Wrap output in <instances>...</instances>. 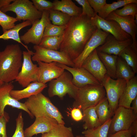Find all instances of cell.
<instances>
[{
  "label": "cell",
  "instance_id": "cell-1",
  "mask_svg": "<svg viewBox=\"0 0 137 137\" xmlns=\"http://www.w3.org/2000/svg\"><path fill=\"white\" fill-rule=\"evenodd\" d=\"M97 28L91 19L81 14L71 17L66 25L60 51L72 61L77 58Z\"/></svg>",
  "mask_w": 137,
  "mask_h": 137
},
{
  "label": "cell",
  "instance_id": "cell-2",
  "mask_svg": "<svg viewBox=\"0 0 137 137\" xmlns=\"http://www.w3.org/2000/svg\"><path fill=\"white\" fill-rule=\"evenodd\" d=\"M22 56L18 44L7 45L0 52V81L8 83L15 80L22 66Z\"/></svg>",
  "mask_w": 137,
  "mask_h": 137
},
{
  "label": "cell",
  "instance_id": "cell-3",
  "mask_svg": "<svg viewBox=\"0 0 137 137\" xmlns=\"http://www.w3.org/2000/svg\"><path fill=\"white\" fill-rule=\"evenodd\" d=\"M24 103L34 117H50L56 119L58 124H65L59 110L42 93L30 97Z\"/></svg>",
  "mask_w": 137,
  "mask_h": 137
},
{
  "label": "cell",
  "instance_id": "cell-4",
  "mask_svg": "<svg viewBox=\"0 0 137 137\" xmlns=\"http://www.w3.org/2000/svg\"><path fill=\"white\" fill-rule=\"evenodd\" d=\"M106 97L105 90L101 85H87L78 88L73 106L82 111L88 108L95 106Z\"/></svg>",
  "mask_w": 137,
  "mask_h": 137
},
{
  "label": "cell",
  "instance_id": "cell-5",
  "mask_svg": "<svg viewBox=\"0 0 137 137\" xmlns=\"http://www.w3.org/2000/svg\"><path fill=\"white\" fill-rule=\"evenodd\" d=\"M0 10L4 13L13 12L16 13L15 18L18 21L28 20L32 24L41 18L42 13L36 9L32 1L29 0H14Z\"/></svg>",
  "mask_w": 137,
  "mask_h": 137
},
{
  "label": "cell",
  "instance_id": "cell-6",
  "mask_svg": "<svg viewBox=\"0 0 137 137\" xmlns=\"http://www.w3.org/2000/svg\"><path fill=\"white\" fill-rule=\"evenodd\" d=\"M78 88L73 83L71 74L65 71L58 77L49 82L48 93L50 97L56 96L62 99L67 94L70 97L75 99Z\"/></svg>",
  "mask_w": 137,
  "mask_h": 137
},
{
  "label": "cell",
  "instance_id": "cell-7",
  "mask_svg": "<svg viewBox=\"0 0 137 137\" xmlns=\"http://www.w3.org/2000/svg\"><path fill=\"white\" fill-rule=\"evenodd\" d=\"M137 119L131 108L118 107L115 111L109 130L108 137L120 131L129 129L133 122Z\"/></svg>",
  "mask_w": 137,
  "mask_h": 137
},
{
  "label": "cell",
  "instance_id": "cell-8",
  "mask_svg": "<svg viewBox=\"0 0 137 137\" xmlns=\"http://www.w3.org/2000/svg\"><path fill=\"white\" fill-rule=\"evenodd\" d=\"M127 82L124 79H113L106 74L101 84L105 90L110 106L114 113L118 107L119 99Z\"/></svg>",
  "mask_w": 137,
  "mask_h": 137
},
{
  "label": "cell",
  "instance_id": "cell-9",
  "mask_svg": "<svg viewBox=\"0 0 137 137\" xmlns=\"http://www.w3.org/2000/svg\"><path fill=\"white\" fill-rule=\"evenodd\" d=\"M33 54L31 50L23 51V60L21 69L15 80L24 88L31 83L38 81V67L32 62L31 57Z\"/></svg>",
  "mask_w": 137,
  "mask_h": 137
},
{
  "label": "cell",
  "instance_id": "cell-10",
  "mask_svg": "<svg viewBox=\"0 0 137 137\" xmlns=\"http://www.w3.org/2000/svg\"><path fill=\"white\" fill-rule=\"evenodd\" d=\"M35 51L31 57L32 61L45 63L55 62L74 67L73 61L64 53L61 51L49 49L35 45Z\"/></svg>",
  "mask_w": 137,
  "mask_h": 137
},
{
  "label": "cell",
  "instance_id": "cell-11",
  "mask_svg": "<svg viewBox=\"0 0 137 137\" xmlns=\"http://www.w3.org/2000/svg\"><path fill=\"white\" fill-rule=\"evenodd\" d=\"M41 18L33 24L31 28L20 37L22 42L25 44L31 43L39 45L42 39L45 27L50 21L48 11L42 12Z\"/></svg>",
  "mask_w": 137,
  "mask_h": 137
},
{
  "label": "cell",
  "instance_id": "cell-12",
  "mask_svg": "<svg viewBox=\"0 0 137 137\" xmlns=\"http://www.w3.org/2000/svg\"><path fill=\"white\" fill-rule=\"evenodd\" d=\"M109 33L97 28L87 43L83 50L73 61L74 67H80L87 58L98 47L102 45Z\"/></svg>",
  "mask_w": 137,
  "mask_h": 137
},
{
  "label": "cell",
  "instance_id": "cell-13",
  "mask_svg": "<svg viewBox=\"0 0 137 137\" xmlns=\"http://www.w3.org/2000/svg\"><path fill=\"white\" fill-rule=\"evenodd\" d=\"M14 88L12 82L0 84V116L4 114L6 106H9L25 111L33 118L34 117L27 109L25 103L16 100L11 95L10 92Z\"/></svg>",
  "mask_w": 137,
  "mask_h": 137
},
{
  "label": "cell",
  "instance_id": "cell-14",
  "mask_svg": "<svg viewBox=\"0 0 137 137\" xmlns=\"http://www.w3.org/2000/svg\"><path fill=\"white\" fill-rule=\"evenodd\" d=\"M57 64L71 74L72 82L78 88L89 84L101 85L92 75L82 67H72L57 62Z\"/></svg>",
  "mask_w": 137,
  "mask_h": 137
},
{
  "label": "cell",
  "instance_id": "cell-15",
  "mask_svg": "<svg viewBox=\"0 0 137 137\" xmlns=\"http://www.w3.org/2000/svg\"><path fill=\"white\" fill-rule=\"evenodd\" d=\"M91 19L97 28L111 34L119 41H124L131 38V36L124 31L118 24L114 20L103 19L97 14Z\"/></svg>",
  "mask_w": 137,
  "mask_h": 137
},
{
  "label": "cell",
  "instance_id": "cell-16",
  "mask_svg": "<svg viewBox=\"0 0 137 137\" xmlns=\"http://www.w3.org/2000/svg\"><path fill=\"white\" fill-rule=\"evenodd\" d=\"M81 67L92 75L101 84L107 74V71L99 57L96 49L85 60Z\"/></svg>",
  "mask_w": 137,
  "mask_h": 137
},
{
  "label": "cell",
  "instance_id": "cell-17",
  "mask_svg": "<svg viewBox=\"0 0 137 137\" xmlns=\"http://www.w3.org/2000/svg\"><path fill=\"white\" fill-rule=\"evenodd\" d=\"M134 18L135 17L132 16H121L117 15L113 11L105 19L114 20L117 22L123 30L131 36L132 40V43L131 46L137 51L136 38L137 27Z\"/></svg>",
  "mask_w": 137,
  "mask_h": 137
},
{
  "label": "cell",
  "instance_id": "cell-18",
  "mask_svg": "<svg viewBox=\"0 0 137 137\" xmlns=\"http://www.w3.org/2000/svg\"><path fill=\"white\" fill-rule=\"evenodd\" d=\"M37 62L38 65L37 81L39 82L46 84L57 78L65 71L64 69L57 65L56 62Z\"/></svg>",
  "mask_w": 137,
  "mask_h": 137
},
{
  "label": "cell",
  "instance_id": "cell-19",
  "mask_svg": "<svg viewBox=\"0 0 137 137\" xmlns=\"http://www.w3.org/2000/svg\"><path fill=\"white\" fill-rule=\"evenodd\" d=\"M132 43V38L124 41H119L109 34L103 44L96 49L98 52L118 56L126 48L131 45Z\"/></svg>",
  "mask_w": 137,
  "mask_h": 137
},
{
  "label": "cell",
  "instance_id": "cell-20",
  "mask_svg": "<svg viewBox=\"0 0 137 137\" xmlns=\"http://www.w3.org/2000/svg\"><path fill=\"white\" fill-rule=\"evenodd\" d=\"M58 124L57 121L53 118L36 117L34 123L24 130L25 137H32L35 135L47 132Z\"/></svg>",
  "mask_w": 137,
  "mask_h": 137
},
{
  "label": "cell",
  "instance_id": "cell-21",
  "mask_svg": "<svg viewBox=\"0 0 137 137\" xmlns=\"http://www.w3.org/2000/svg\"><path fill=\"white\" fill-rule=\"evenodd\" d=\"M47 87L46 84L36 81L31 83L23 89L12 90L10 94L13 98L19 101L41 93Z\"/></svg>",
  "mask_w": 137,
  "mask_h": 137
},
{
  "label": "cell",
  "instance_id": "cell-22",
  "mask_svg": "<svg viewBox=\"0 0 137 137\" xmlns=\"http://www.w3.org/2000/svg\"><path fill=\"white\" fill-rule=\"evenodd\" d=\"M137 96V77L127 82L126 86L118 102V107L126 108L131 107L132 101Z\"/></svg>",
  "mask_w": 137,
  "mask_h": 137
},
{
  "label": "cell",
  "instance_id": "cell-23",
  "mask_svg": "<svg viewBox=\"0 0 137 137\" xmlns=\"http://www.w3.org/2000/svg\"><path fill=\"white\" fill-rule=\"evenodd\" d=\"M53 3V10L60 11L71 17L79 16L81 14V8L77 6L71 0H55Z\"/></svg>",
  "mask_w": 137,
  "mask_h": 137
},
{
  "label": "cell",
  "instance_id": "cell-24",
  "mask_svg": "<svg viewBox=\"0 0 137 137\" xmlns=\"http://www.w3.org/2000/svg\"><path fill=\"white\" fill-rule=\"evenodd\" d=\"M32 25L31 23L29 21H23V22L16 25L12 28L7 30L0 35V40H8L11 39L14 40L21 44L28 51L30 50L28 47L24 44L21 41L19 35L20 31L23 28Z\"/></svg>",
  "mask_w": 137,
  "mask_h": 137
},
{
  "label": "cell",
  "instance_id": "cell-25",
  "mask_svg": "<svg viewBox=\"0 0 137 137\" xmlns=\"http://www.w3.org/2000/svg\"><path fill=\"white\" fill-rule=\"evenodd\" d=\"M97 52L99 59L107 71V74L113 79H116V63L118 56Z\"/></svg>",
  "mask_w": 137,
  "mask_h": 137
},
{
  "label": "cell",
  "instance_id": "cell-26",
  "mask_svg": "<svg viewBox=\"0 0 137 137\" xmlns=\"http://www.w3.org/2000/svg\"><path fill=\"white\" fill-rule=\"evenodd\" d=\"M82 111V120L84 123L82 127L84 130L93 128L101 125L96 114L95 106L88 108Z\"/></svg>",
  "mask_w": 137,
  "mask_h": 137
},
{
  "label": "cell",
  "instance_id": "cell-27",
  "mask_svg": "<svg viewBox=\"0 0 137 137\" xmlns=\"http://www.w3.org/2000/svg\"><path fill=\"white\" fill-rule=\"evenodd\" d=\"M135 74L131 68L126 62L121 57L118 56L116 63V79H123L128 82L135 76Z\"/></svg>",
  "mask_w": 137,
  "mask_h": 137
},
{
  "label": "cell",
  "instance_id": "cell-28",
  "mask_svg": "<svg viewBox=\"0 0 137 137\" xmlns=\"http://www.w3.org/2000/svg\"><path fill=\"white\" fill-rule=\"evenodd\" d=\"M95 110L99 122L102 125L113 116L108 100L106 97L95 106Z\"/></svg>",
  "mask_w": 137,
  "mask_h": 137
},
{
  "label": "cell",
  "instance_id": "cell-29",
  "mask_svg": "<svg viewBox=\"0 0 137 137\" xmlns=\"http://www.w3.org/2000/svg\"><path fill=\"white\" fill-rule=\"evenodd\" d=\"M41 137H74L72 128L65 124H58L47 132L42 134Z\"/></svg>",
  "mask_w": 137,
  "mask_h": 137
},
{
  "label": "cell",
  "instance_id": "cell-30",
  "mask_svg": "<svg viewBox=\"0 0 137 137\" xmlns=\"http://www.w3.org/2000/svg\"><path fill=\"white\" fill-rule=\"evenodd\" d=\"M118 56L123 59L135 74L137 73V51L131 45L126 48Z\"/></svg>",
  "mask_w": 137,
  "mask_h": 137
},
{
  "label": "cell",
  "instance_id": "cell-31",
  "mask_svg": "<svg viewBox=\"0 0 137 137\" xmlns=\"http://www.w3.org/2000/svg\"><path fill=\"white\" fill-rule=\"evenodd\" d=\"M111 118L97 127L84 130L82 133L85 137H108Z\"/></svg>",
  "mask_w": 137,
  "mask_h": 137
},
{
  "label": "cell",
  "instance_id": "cell-32",
  "mask_svg": "<svg viewBox=\"0 0 137 137\" xmlns=\"http://www.w3.org/2000/svg\"><path fill=\"white\" fill-rule=\"evenodd\" d=\"M137 3V0H118L113 2L111 4L107 3L98 13V15L101 18L105 19L112 12L118 8L124 6L129 3Z\"/></svg>",
  "mask_w": 137,
  "mask_h": 137
},
{
  "label": "cell",
  "instance_id": "cell-33",
  "mask_svg": "<svg viewBox=\"0 0 137 137\" xmlns=\"http://www.w3.org/2000/svg\"><path fill=\"white\" fill-rule=\"evenodd\" d=\"M63 38V35L43 37L39 45L43 48L58 50L60 49Z\"/></svg>",
  "mask_w": 137,
  "mask_h": 137
},
{
  "label": "cell",
  "instance_id": "cell-34",
  "mask_svg": "<svg viewBox=\"0 0 137 137\" xmlns=\"http://www.w3.org/2000/svg\"><path fill=\"white\" fill-rule=\"evenodd\" d=\"M49 19L52 24L56 26L66 25L71 17L60 11L52 10L49 11Z\"/></svg>",
  "mask_w": 137,
  "mask_h": 137
},
{
  "label": "cell",
  "instance_id": "cell-35",
  "mask_svg": "<svg viewBox=\"0 0 137 137\" xmlns=\"http://www.w3.org/2000/svg\"><path fill=\"white\" fill-rule=\"evenodd\" d=\"M66 26V25L62 26L55 25L52 24L50 22L45 27L43 37L62 35Z\"/></svg>",
  "mask_w": 137,
  "mask_h": 137
},
{
  "label": "cell",
  "instance_id": "cell-36",
  "mask_svg": "<svg viewBox=\"0 0 137 137\" xmlns=\"http://www.w3.org/2000/svg\"><path fill=\"white\" fill-rule=\"evenodd\" d=\"M18 21L15 18L6 14L0 10V25L3 32L13 28L15 23Z\"/></svg>",
  "mask_w": 137,
  "mask_h": 137
},
{
  "label": "cell",
  "instance_id": "cell-37",
  "mask_svg": "<svg viewBox=\"0 0 137 137\" xmlns=\"http://www.w3.org/2000/svg\"><path fill=\"white\" fill-rule=\"evenodd\" d=\"M118 16L122 17H126L132 16L135 17L137 14V3H131L128 4L121 9H117L114 11Z\"/></svg>",
  "mask_w": 137,
  "mask_h": 137
},
{
  "label": "cell",
  "instance_id": "cell-38",
  "mask_svg": "<svg viewBox=\"0 0 137 137\" xmlns=\"http://www.w3.org/2000/svg\"><path fill=\"white\" fill-rule=\"evenodd\" d=\"M81 5L82 8L81 14L91 19L95 17L96 14L90 4L88 0H75Z\"/></svg>",
  "mask_w": 137,
  "mask_h": 137
},
{
  "label": "cell",
  "instance_id": "cell-39",
  "mask_svg": "<svg viewBox=\"0 0 137 137\" xmlns=\"http://www.w3.org/2000/svg\"><path fill=\"white\" fill-rule=\"evenodd\" d=\"M31 1L36 9L42 12L44 11H49L53 10V2L46 0H32Z\"/></svg>",
  "mask_w": 137,
  "mask_h": 137
},
{
  "label": "cell",
  "instance_id": "cell-40",
  "mask_svg": "<svg viewBox=\"0 0 137 137\" xmlns=\"http://www.w3.org/2000/svg\"><path fill=\"white\" fill-rule=\"evenodd\" d=\"M16 127L12 137H25L24 130V119L22 113L20 112L16 119Z\"/></svg>",
  "mask_w": 137,
  "mask_h": 137
},
{
  "label": "cell",
  "instance_id": "cell-41",
  "mask_svg": "<svg viewBox=\"0 0 137 137\" xmlns=\"http://www.w3.org/2000/svg\"><path fill=\"white\" fill-rule=\"evenodd\" d=\"M9 119L8 115L5 112L4 114L0 116V137H7L6 126Z\"/></svg>",
  "mask_w": 137,
  "mask_h": 137
},
{
  "label": "cell",
  "instance_id": "cell-42",
  "mask_svg": "<svg viewBox=\"0 0 137 137\" xmlns=\"http://www.w3.org/2000/svg\"><path fill=\"white\" fill-rule=\"evenodd\" d=\"M90 6L97 14L107 3L106 0H88Z\"/></svg>",
  "mask_w": 137,
  "mask_h": 137
},
{
  "label": "cell",
  "instance_id": "cell-43",
  "mask_svg": "<svg viewBox=\"0 0 137 137\" xmlns=\"http://www.w3.org/2000/svg\"><path fill=\"white\" fill-rule=\"evenodd\" d=\"M70 113L68 114L70 115L72 119L74 121L78 122L82 120L83 115L81 110L78 108L73 107L72 108H68Z\"/></svg>",
  "mask_w": 137,
  "mask_h": 137
},
{
  "label": "cell",
  "instance_id": "cell-44",
  "mask_svg": "<svg viewBox=\"0 0 137 137\" xmlns=\"http://www.w3.org/2000/svg\"><path fill=\"white\" fill-rule=\"evenodd\" d=\"M132 135L129 129L118 131L111 135L110 137H132Z\"/></svg>",
  "mask_w": 137,
  "mask_h": 137
},
{
  "label": "cell",
  "instance_id": "cell-45",
  "mask_svg": "<svg viewBox=\"0 0 137 137\" xmlns=\"http://www.w3.org/2000/svg\"><path fill=\"white\" fill-rule=\"evenodd\" d=\"M129 129L130 130L132 136H134L137 134V119L133 122Z\"/></svg>",
  "mask_w": 137,
  "mask_h": 137
},
{
  "label": "cell",
  "instance_id": "cell-46",
  "mask_svg": "<svg viewBox=\"0 0 137 137\" xmlns=\"http://www.w3.org/2000/svg\"><path fill=\"white\" fill-rule=\"evenodd\" d=\"M131 108L135 115H137V96L132 101Z\"/></svg>",
  "mask_w": 137,
  "mask_h": 137
},
{
  "label": "cell",
  "instance_id": "cell-47",
  "mask_svg": "<svg viewBox=\"0 0 137 137\" xmlns=\"http://www.w3.org/2000/svg\"><path fill=\"white\" fill-rule=\"evenodd\" d=\"M14 0H0V10L4 6L8 5Z\"/></svg>",
  "mask_w": 137,
  "mask_h": 137
},
{
  "label": "cell",
  "instance_id": "cell-48",
  "mask_svg": "<svg viewBox=\"0 0 137 137\" xmlns=\"http://www.w3.org/2000/svg\"><path fill=\"white\" fill-rule=\"evenodd\" d=\"M76 137H85V136L83 135H78L76 136Z\"/></svg>",
  "mask_w": 137,
  "mask_h": 137
},
{
  "label": "cell",
  "instance_id": "cell-49",
  "mask_svg": "<svg viewBox=\"0 0 137 137\" xmlns=\"http://www.w3.org/2000/svg\"><path fill=\"white\" fill-rule=\"evenodd\" d=\"M134 137H137V134H136L134 136Z\"/></svg>",
  "mask_w": 137,
  "mask_h": 137
},
{
  "label": "cell",
  "instance_id": "cell-50",
  "mask_svg": "<svg viewBox=\"0 0 137 137\" xmlns=\"http://www.w3.org/2000/svg\"><path fill=\"white\" fill-rule=\"evenodd\" d=\"M3 83V82L0 81V84H2V83Z\"/></svg>",
  "mask_w": 137,
  "mask_h": 137
}]
</instances>
